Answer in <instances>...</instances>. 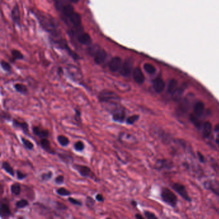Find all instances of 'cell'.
Masks as SVG:
<instances>
[{
  "label": "cell",
  "instance_id": "cell-1",
  "mask_svg": "<svg viewBox=\"0 0 219 219\" xmlns=\"http://www.w3.org/2000/svg\"><path fill=\"white\" fill-rule=\"evenodd\" d=\"M98 99L100 102L115 104H119L121 101V97L118 94L111 90H102L98 94Z\"/></svg>",
  "mask_w": 219,
  "mask_h": 219
},
{
  "label": "cell",
  "instance_id": "cell-2",
  "mask_svg": "<svg viewBox=\"0 0 219 219\" xmlns=\"http://www.w3.org/2000/svg\"><path fill=\"white\" fill-rule=\"evenodd\" d=\"M110 112L114 121L118 122V123H123L125 120V111L123 107H122L119 103L114 104V107L111 109Z\"/></svg>",
  "mask_w": 219,
  "mask_h": 219
},
{
  "label": "cell",
  "instance_id": "cell-3",
  "mask_svg": "<svg viewBox=\"0 0 219 219\" xmlns=\"http://www.w3.org/2000/svg\"><path fill=\"white\" fill-rule=\"evenodd\" d=\"M73 168L79 173L81 176L86 178H90V179L95 181V182L98 181L97 177L96 176V175L94 174V172L91 170L90 167L86 166V165L74 164L73 165Z\"/></svg>",
  "mask_w": 219,
  "mask_h": 219
},
{
  "label": "cell",
  "instance_id": "cell-4",
  "mask_svg": "<svg viewBox=\"0 0 219 219\" xmlns=\"http://www.w3.org/2000/svg\"><path fill=\"white\" fill-rule=\"evenodd\" d=\"M162 198L165 202L169 204L171 206H175L177 203V197L171 190L167 188H164L161 193Z\"/></svg>",
  "mask_w": 219,
  "mask_h": 219
},
{
  "label": "cell",
  "instance_id": "cell-5",
  "mask_svg": "<svg viewBox=\"0 0 219 219\" xmlns=\"http://www.w3.org/2000/svg\"><path fill=\"white\" fill-rule=\"evenodd\" d=\"M91 52H93L92 55H93L94 60H95V63L97 64H101L104 63L106 59L107 55H108L106 50L102 49V48H97L96 50L92 49Z\"/></svg>",
  "mask_w": 219,
  "mask_h": 219
},
{
  "label": "cell",
  "instance_id": "cell-6",
  "mask_svg": "<svg viewBox=\"0 0 219 219\" xmlns=\"http://www.w3.org/2000/svg\"><path fill=\"white\" fill-rule=\"evenodd\" d=\"M133 67V62L131 58H127L124 61L120 70V74L123 77H129L131 75Z\"/></svg>",
  "mask_w": 219,
  "mask_h": 219
},
{
  "label": "cell",
  "instance_id": "cell-7",
  "mask_svg": "<svg viewBox=\"0 0 219 219\" xmlns=\"http://www.w3.org/2000/svg\"><path fill=\"white\" fill-rule=\"evenodd\" d=\"M122 66V60L120 57H114L109 63V68L112 72H117L121 70Z\"/></svg>",
  "mask_w": 219,
  "mask_h": 219
},
{
  "label": "cell",
  "instance_id": "cell-8",
  "mask_svg": "<svg viewBox=\"0 0 219 219\" xmlns=\"http://www.w3.org/2000/svg\"><path fill=\"white\" fill-rule=\"evenodd\" d=\"M132 76H133L134 80L138 84H142L144 82L145 76L143 71L139 68L137 67L134 69Z\"/></svg>",
  "mask_w": 219,
  "mask_h": 219
},
{
  "label": "cell",
  "instance_id": "cell-9",
  "mask_svg": "<svg viewBox=\"0 0 219 219\" xmlns=\"http://www.w3.org/2000/svg\"><path fill=\"white\" fill-rule=\"evenodd\" d=\"M173 188L176 191V192L179 193V194L182 197L184 198L186 200H190V198L188 195V192L186 190V188L184 186L179 184V183H175L173 185Z\"/></svg>",
  "mask_w": 219,
  "mask_h": 219
},
{
  "label": "cell",
  "instance_id": "cell-10",
  "mask_svg": "<svg viewBox=\"0 0 219 219\" xmlns=\"http://www.w3.org/2000/svg\"><path fill=\"white\" fill-rule=\"evenodd\" d=\"M32 131L33 133L35 135L39 137H40V138H47V137L49 136V131H48L47 129H42L41 127H38V126H35L33 127L32 129Z\"/></svg>",
  "mask_w": 219,
  "mask_h": 219
},
{
  "label": "cell",
  "instance_id": "cell-11",
  "mask_svg": "<svg viewBox=\"0 0 219 219\" xmlns=\"http://www.w3.org/2000/svg\"><path fill=\"white\" fill-rule=\"evenodd\" d=\"M12 124H13V126L16 127V128L21 129L23 132L26 135H29V127L27 122H20L18 120H17L16 119H13Z\"/></svg>",
  "mask_w": 219,
  "mask_h": 219
},
{
  "label": "cell",
  "instance_id": "cell-12",
  "mask_svg": "<svg viewBox=\"0 0 219 219\" xmlns=\"http://www.w3.org/2000/svg\"><path fill=\"white\" fill-rule=\"evenodd\" d=\"M40 146H41V148L44 150V151L47 152L48 153L52 154H56L55 151L52 149V146H51L50 141L47 138H42L40 141Z\"/></svg>",
  "mask_w": 219,
  "mask_h": 219
},
{
  "label": "cell",
  "instance_id": "cell-13",
  "mask_svg": "<svg viewBox=\"0 0 219 219\" xmlns=\"http://www.w3.org/2000/svg\"><path fill=\"white\" fill-rule=\"evenodd\" d=\"M153 88L157 93H161L165 88V83L161 78H156L153 81Z\"/></svg>",
  "mask_w": 219,
  "mask_h": 219
},
{
  "label": "cell",
  "instance_id": "cell-14",
  "mask_svg": "<svg viewBox=\"0 0 219 219\" xmlns=\"http://www.w3.org/2000/svg\"><path fill=\"white\" fill-rule=\"evenodd\" d=\"M77 40L78 42L82 44H89L91 42V38L90 35L87 33L81 32L77 36Z\"/></svg>",
  "mask_w": 219,
  "mask_h": 219
},
{
  "label": "cell",
  "instance_id": "cell-15",
  "mask_svg": "<svg viewBox=\"0 0 219 219\" xmlns=\"http://www.w3.org/2000/svg\"><path fill=\"white\" fill-rule=\"evenodd\" d=\"M69 19L70 20L71 23L73 25V26L76 28H80L81 24H82V21H81V17L80 15L78 13H76L75 12L71 16L69 17Z\"/></svg>",
  "mask_w": 219,
  "mask_h": 219
},
{
  "label": "cell",
  "instance_id": "cell-16",
  "mask_svg": "<svg viewBox=\"0 0 219 219\" xmlns=\"http://www.w3.org/2000/svg\"><path fill=\"white\" fill-rule=\"evenodd\" d=\"M11 16L12 19H13L14 22L17 25L20 24V21H21V17H20V11L19 7L17 5H15L14 9H12L11 12Z\"/></svg>",
  "mask_w": 219,
  "mask_h": 219
},
{
  "label": "cell",
  "instance_id": "cell-17",
  "mask_svg": "<svg viewBox=\"0 0 219 219\" xmlns=\"http://www.w3.org/2000/svg\"><path fill=\"white\" fill-rule=\"evenodd\" d=\"M193 110L196 116L198 117L202 116L204 111V104L202 102H198L195 104Z\"/></svg>",
  "mask_w": 219,
  "mask_h": 219
},
{
  "label": "cell",
  "instance_id": "cell-18",
  "mask_svg": "<svg viewBox=\"0 0 219 219\" xmlns=\"http://www.w3.org/2000/svg\"><path fill=\"white\" fill-rule=\"evenodd\" d=\"M11 215V211L8 204L2 203L1 205V217H8Z\"/></svg>",
  "mask_w": 219,
  "mask_h": 219
},
{
  "label": "cell",
  "instance_id": "cell-19",
  "mask_svg": "<svg viewBox=\"0 0 219 219\" xmlns=\"http://www.w3.org/2000/svg\"><path fill=\"white\" fill-rule=\"evenodd\" d=\"M212 131V125L210 121H206L203 126V135L205 137H208L210 136Z\"/></svg>",
  "mask_w": 219,
  "mask_h": 219
},
{
  "label": "cell",
  "instance_id": "cell-20",
  "mask_svg": "<svg viewBox=\"0 0 219 219\" xmlns=\"http://www.w3.org/2000/svg\"><path fill=\"white\" fill-rule=\"evenodd\" d=\"M74 12V9L70 5H67L62 7V13L68 18H69Z\"/></svg>",
  "mask_w": 219,
  "mask_h": 219
},
{
  "label": "cell",
  "instance_id": "cell-21",
  "mask_svg": "<svg viewBox=\"0 0 219 219\" xmlns=\"http://www.w3.org/2000/svg\"><path fill=\"white\" fill-rule=\"evenodd\" d=\"M2 169L5 171L7 174L11 175V176L14 177L15 175V172L13 168L7 161H4L2 163Z\"/></svg>",
  "mask_w": 219,
  "mask_h": 219
},
{
  "label": "cell",
  "instance_id": "cell-22",
  "mask_svg": "<svg viewBox=\"0 0 219 219\" xmlns=\"http://www.w3.org/2000/svg\"><path fill=\"white\" fill-rule=\"evenodd\" d=\"M177 82L176 80L172 79L169 82L168 86V91L170 94H174L177 91Z\"/></svg>",
  "mask_w": 219,
  "mask_h": 219
},
{
  "label": "cell",
  "instance_id": "cell-23",
  "mask_svg": "<svg viewBox=\"0 0 219 219\" xmlns=\"http://www.w3.org/2000/svg\"><path fill=\"white\" fill-rule=\"evenodd\" d=\"M14 87L16 91H17V92L19 93L23 94V95H26V94L28 93V89L27 86H25L24 84L17 83L14 85Z\"/></svg>",
  "mask_w": 219,
  "mask_h": 219
},
{
  "label": "cell",
  "instance_id": "cell-24",
  "mask_svg": "<svg viewBox=\"0 0 219 219\" xmlns=\"http://www.w3.org/2000/svg\"><path fill=\"white\" fill-rule=\"evenodd\" d=\"M11 191L13 195H19L21 192V186L17 182L14 183L11 186Z\"/></svg>",
  "mask_w": 219,
  "mask_h": 219
},
{
  "label": "cell",
  "instance_id": "cell-25",
  "mask_svg": "<svg viewBox=\"0 0 219 219\" xmlns=\"http://www.w3.org/2000/svg\"><path fill=\"white\" fill-rule=\"evenodd\" d=\"M57 141L62 147H66L70 144V140L64 135H59L57 136Z\"/></svg>",
  "mask_w": 219,
  "mask_h": 219
},
{
  "label": "cell",
  "instance_id": "cell-26",
  "mask_svg": "<svg viewBox=\"0 0 219 219\" xmlns=\"http://www.w3.org/2000/svg\"><path fill=\"white\" fill-rule=\"evenodd\" d=\"M21 141L23 143V144L27 150L32 151V150L34 149V145L31 141H30L29 139H28L27 138H25V137H21Z\"/></svg>",
  "mask_w": 219,
  "mask_h": 219
},
{
  "label": "cell",
  "instance_id": "cell-27",
  "mask_svg": "<svg viewBox=\"0 0 219 219\" xmlns=\"http://www.w3.org/2000/svg\"><path fill=\"white\" fill-rule=\"evenodd\" d=\"M143 68L145 71H146L147 73H149V74H154V73H156V68H155L153 65L151 64H145Z\"/></svg>",
  "mask_w": 219,
  "mask_h": 219
},
{
  "label": "cell",
  "instance_id": "cell-28",
  "mask_svg": "<svg viewBox=\"0 0 219 219\" xmlns=\"http://www.w3.org/2000/svg\"><path fill=\"white\" fill-rule=\"evenodd\" d=\"M56 193H57L58 195L63 196V197H65V196H69L71 194V192L70 191L66 189V188L64 187H60L59 188H58V189L56 190Z\"/></svg>",
  "mask_w": 219,
  "mask_h": 219
},
{
  "label": "cell",
  "instance_id": "cell-29",
  "mask_svg": "<svg viewBox=\"0 0 219 219\" xmlns=\"http://www.w3.org/2000/svg\"><path fill=\"white\" fill-rule=\"evenodd\" d=\"M85 148V145L83 141H78L74 144V149L77 152H82Z\"/></svg>",
  "mask_w": 219,
  "mask_h": 219
},
{
  "label": "cell",
  "instance_id": "cell-30",
  "mask_svg": "<svg viewBox=\"0 0 219 219\" xmlns=\"http://www.w3.org/2000/svg\"><path fill=\"white\" fill-rule=\"evenodd\" d=\"M29 205V201L26 199L19 200L17 201V202H16V208H20V209L24 208L25 207H27V206H28Z\"/></svg>",
  "mask_w": 219,
  "mask_h": 219
},
{
  "label": "cell",
  "instance_id": "cell-31",
  "mask_svg": "<svg viewBox=\"0 0 219 219\" xmlns=\"http://www.w3.org/2000/svg\"><path fill=\"white\" fill-rule=\"evenodd\" d=\"M53 176V172L52 171H48V172L43 173L40 175L41 179L43 181H48L52 178Z\"/></svg>",
  "mask_w": 219,
  "mask_h": 219
},
{
  "label": "cell",
  "instance_id": "cell-32",
  "mask_svg": "<svg viewBox=\"0 0 219 219\" xmlns=\"http://www.w3.org/2000/svg\"><path fill=\"white\" fill-rule=\"evenodd\" d=\"M139 118V115H137V114L132 115L126 119V123L128 124V125L134 124L135 122L138 120Z\"/></svg>",
  "mask_w": 219,
  "mask_h": 219
},
{
  "label": "cell",
  "instance_id": "cell-33",
  "mask_svg": "<svg viewBox=\"0 0 219 219\" xmlns=\"http://www.w3.org/2000/svg\"><path fill=\"white\" fill-rule=\"evenodd\" d=\"M12 55L16 59H22V58H23V55L21 52L17 50H12Z\"/></svg>",
  "mask_w": 219,
  "mask_h": 219
},
{
  "label": "cell",
  "instance_id": "cell-34",
  "mask_svg": "<svg viewBox=\"0 0 219 219\" xmlns=\"http://www.w3.org/2000/svg\"><path fill=\"white\" fill-rule=\"evenodd\" d=\"M86 205H87L88 208L92 209L93 208L94 205H95V200H94L91 197H87V198H86Z\"/></svg>",
  "mask_w": 219,
  "mask_h": 219
},
{
  "label": "cell",
  "instance_id": "cell-35",
  "mask_svg": "<svg viewBox=\"0 0 219 219\" xmlns=\"http://www.w3.org/2000/svg\"><path fill=\"white\" fill-rule=\"evenodd\" d=\"M190 120L197 127H200V122L198 121L197 116H195V115H193V114H191L190 115Z\"/></svg>",
  "mask_w": 219,
  "mask_h": 219
},
{
  "label": "cell",
  "instance_id": "cell-36",
  "mask_svg": "<svg viewBox=\"0 0 219 219\" xmlns=\"http://www.w3.org/2000/svg\"><path fill=\"white\" fill-rule=\"evenodd\" d=\"M1 66L2 68H3L5 71H10L11 70V66L7 62H5V61H3V60L1 61Z\"/></svg>",
  "mask_w": 219,
  "mask_h": 219
},
{
  "label": "cell",
  "instance_id": "cell-37",
  "mask_svg": "<svg viewBox=\"0 0 219 219\" xmlns=\"http://www.w3.org/2000/svg\"><path fill=\"white\" fill-rule=\"evenodd\" d=\"M68 201L70 202H71V204H72L75 205V206H81L82 205V202H81L80 200L75 199V198H73V197H69L68 198Z\"/></svg>",
  "mask_w": 219,
  "mask_h": 219
},
{
  "label": "cell",
  "instance_id": "cell-38",
  "mask_svg": "<svg viewBox=\"0 0 219 219\" xmlns=\"http://www.w3.org/2000/svg\"><path fill=\"white\" fill-rule=\"evenodd\" d=\"M16 175H17V178L19 180H23L27 176V174H23L21 171H20V170H16Z\"/></svg>",
  "mask_w": 219,
  "mask_h": 219
},
{
  "label": "cell",
  "instance_id": "cell-39",
  "mask_svg": "<svg viewBox=\"0 0 219 219\" xmlns=\"http://www.w3.org/2000/svg\"><path fill=\"white\" fill-rule=\"evenodd\" d=\"M64 176L62 175H58L55 179V182L57 183V184H62L64 183Z\"/></svg>",
  "mask_w": 219,
  "mask_h": 219
},
{
  "label": "cell",
  "instance_id": "cell-40",
  "mask_svg": "<svg viewBox=\"0 0 219 219\" xmlns=\"http://www.w3.org/2000/svg\"><path fill=\"white\" fill-rule=\"evenodd\" d=\"M58 156H59L60 158L62 160V161H64V159H68V162H71L73 161V156H70V155H67V156H66V155H65V156H64L63 154H58Z\"/></svg>",
  "mask_w": 219,
  "mask_h": 219
},
{
  "label": "cell",
  "instance_id": "cell-41",
  "mask_svg": "<svg viewBox=\"0 0 219 219\" xmlns=\"http://www.w3.org/2000/svg\"><path fill=\"white\" fill-rule=\"evenodd\" d=\"M75 120L78 122H81V113L80 111L77 109H75Z\"/></svg>",
  "mask_w": 219,
  "mask_h": 219
},
{
  "label": "cell",
  "instance_id": "cell-42",
  "mask_svg": "<svg viewBox=\"0 0 219 219\" xmlns=\"http://www.w3.org/2000/svg\"><path fill=\"white\" fill-rule=\"evenodd\" d=\"M145 215L147 218H156V216H155L154 213H152L151 212H149V211H145Z\"/></svg>",
  "mask_w": 219,
  "mask_h": 219
},
{
  "label": "cell",
  "instance_id": "cell-43",
  "mask_svg": "<svg viewBox=\"0 0 219 219\" xmlns=\"http://www.w3.org/2000/svg\"><path fill=\"white\" fill-rule=\"evenodd\" d=\"M95 198L96 200H98V202H103L104 201V198L103 197L102 195L101 194H97L96 195L95 197Z\"/></svg>",
  "mask_w": 219,
  "mask_h": 219
},
{
  "label": "cell",
  "instance_id": "cell-44",
  "mask_svg": "<svg viewBox=\"0 0 219 219\" xmlns=\"http://www.w3.org/2000/svg\"><path fill=\"white\" fill-rule=\"evenodd\" d=\"M197 155H198V158H199V159H200V161L201 162H204V157L203 154H201L200 152H197Z\"/></svg>",
  "mask_w": 219,
  "mask_h": 219
},
{
  "label": "cell",
  "instance_id": "cell-45",
  "mask_svg": "<svg viewBox=\"0 0 219 219\" xmlns=\"http://www.w3.org/2000/svg\"><path fill=\"white\" fill-rule=\"evenodd\" d=\"M4 113V115H3V114H1V117H2V118H4V119H7V120H9V119L11 118V116L9 115V114H8V115H7V113Z\"/></svg>",
  "mask_w": 219,
  "mask_h": 219
},
{
  "label": "cell",
  "instance_id": "cell-46",
  "mask_svg": "<svg viewBox=\"0 0 219 219\" xmlns=\"http://www.w3.org/2000/svg\"><path fill=\"white\" fill-rule=\"evenodd\" d=\"M215 131L216 132H219V123L216 124L215 125Z\"/></svg>",
  "mask_w": 219,
  "mask_h": 219
},
{
  "label": "cell",
  "instance_id": "cell-47",
  "mask_svg": "<svg viewBox=\"0 0 219 219\" xmlns=\"http://www.w3.org/2000/svg\"><path fill=\"white\" fill-rule=\"evenodd\" d=\"M136 216V218H139V219L143 218V216H141V215H139V214H136V216Z\"/></svg>",
  "mask_w": 219,
  "mask_h": 219
},
{
  "label": "cell",
  "instance_id": "cell-48",
  "mask_svg": "<svg viewBox=\"0 0 219 219\" xmlns=\"http://www.w3.org/2000/svg\"><path fill=\"white\" fill-rule=\"evenodd\" d=\"M70 1L71 2H72V3H77V2H78V1H79V0H70Z\"/></svg>",
  "mask_w": 219,
  "mask_h": 219
},
{
  "label": "cell",
  "instance_id": "cell-49",
  "mask_svg": "<svg viewBox=\"0 0 219 219\" xmlns=\"http://www.w3.org/2000/svg\"><path fill=\"white\" fill-rule=\"evenodd\" d=\"M131 204H132V205H133L134 206H136V205H137V202H135V201H132Z\"/></svg>",
  "mask_w": 219,
  "mask_h": 219
},
{
  "label": "cell",
  "instance_id": "cell-50",
  "mask_svg": "<svg viewBox=\"0 0 219 219\" xmlns=\"http://www.w3.org/2000/svg\"><path fill=\"white\" fill-rule=\"evenodd\" d=\"M216 142H217L218 143H219V136H218V138H217V139H216Z\"/></svg>",
  "mask_w": 219,
  "mask_h": 219
}]
</instances>
